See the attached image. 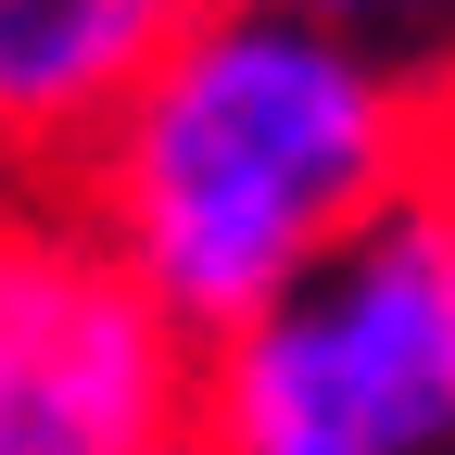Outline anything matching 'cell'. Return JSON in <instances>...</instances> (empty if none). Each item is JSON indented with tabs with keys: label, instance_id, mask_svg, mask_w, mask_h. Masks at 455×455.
Instances as JSON below:
<instances>
[{
	"label": "cell",
	"instance_id": "6da1fadb",
	"mask_svg": "<svg viewBox=\"0 0 455 455\" xmlns=\"http://www.w3.org/2000/svg\"><path fill=\"white\" fill-rule=\"evenodd\" d=\"M51 178L215 341L430 178V64L291 0H203Z\"/></svg>",
	"mask_w": 455,
	"mask_h": 455
},
{
	"label": "cell",
	"instance_id": "7a4b0ae2",
	"mask_svg": "<svg viewBox=\"0 0 455 455\" xmlns=\"http://www.w3.org/2000/svg\"><path fill=\"white\" fill-rule=\"evenodd\" d=\"M203 455H455V190L418 178L379 228L203 341Z\"/></svg>",
	"mask_w": 455,
	"mask_h": 455
},
{
	"label": "cell",
	"instance_id": "3957f363",
	"mask_svg": "<svg viewBox=\"0 0 455 455\" xmlns=\"http://www.w3.org/2000/svg\"><path fill=\"white\" fill-rule=\"evenodd\" d=\"M0 455H203V329L51 164H0Z\"/></svg>",
	"mask_w": 455,
	"mask_h": 455
},
{
	"label": "cell",
	"instance_id": "277c9868",
	"mask_svg": "<svg viewBox=\"0 0 455 455\" xmlns=\"http://www.w3.org/2000/svg\"><path fill=\"white\" fill-rule=\"evenodd\" d=\"M203 0H0V164H64Z\"/></svg>",
	"mask_w": 455,
	"mask_h": 455
},
{
	"label": "cell",
	"instance_id": "5b68a950",
	"mask_svg": "<svg viewBox=\"0 0 455 455\" xmlns=\"http://www.w3.org/2000/svg\"><path fill=\"white\" fill-rule=\"evenodd\" d=\"M316 26H355L379 51H405V64H455V0H291Z\"/></svg>",
	"mask_w": 455,
	"mask_h": 455
},
{
	"label": "cell",
	"instance_id": "8992f818",
	"mask_svg": "<svg viewBox=\"0 0 455 455\" xmlns=\"http://www.w3.org/2000/svg\"><path fill=\"white\" fill-rule=\"evenodd\" d=\"M430 178L455 190V64H430Z\"/></svg>",
	"mask_w": 455,
	"mask_h": 455
}]
</instances>
